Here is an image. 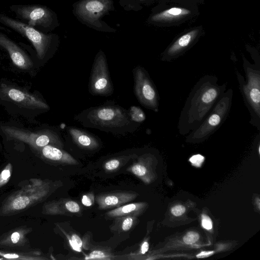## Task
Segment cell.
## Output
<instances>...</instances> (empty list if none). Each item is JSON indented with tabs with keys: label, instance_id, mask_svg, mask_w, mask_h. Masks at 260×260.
<instances>
[{
	"label": "cell",
	"instance_id": "3957f363",
	"mask_svg": "<svg viewBox=\"0 0 260 260\" xmlns=\"http://www.w3.org/2000/svg\"><path fill=\"white\" fill-rule=\"evenodd\" d=\"M50 191L49 182L30 178L28 183L4 200L0 208V215L9 216L22 212L44 201Z\"/></svg>",
	"mask_w": 260,
	"mask_h": 260
},
{
	"label": "cell",
	"instance_id": "4dcf8cb0",
	"mask_svg": "<svg viewBox=\"0 0 260 260\" xmlns=\"http://www.w3.org/2000/svg\"><path fill=\"white\" fill-rule=\"evenodd\" d=\"M185 211V208L182 205H176L171 209V213L174 216H179Z\"/></svg>",
	"mask_w": 260,
	"mask_h": 260
},
{
	"label": "cell",
	"instance_id": "ffe728a7",
	"mask_svg": "<svg viewBox=\"0 0 260 260\" xmlns=\"http://www.w3.org/2000/svg\"><path fill=\"white\" fill-rule=\"evenodd\" d=\"M144 207L143 203H134L123 205L113 209L106 213L109 217H120L126 216H136L138 215Z\"/></svg>",
	"mask_w": 260,
	"mask_h": 260
},
{
	"label": "cell",
	"instance_id": "83f0119b",
	"mask_svg": "<svg viewBox=\"0 0 260 260\" xmlns=\"http://www.w3.org/2000/svg\"><path fill=\"white\" fill-rule=\"evenodd\" d=\"M189 160L193 166L200 167L204 161V157L200 154L194 155L189 158Z\"/></svg>",
	"mask_w": 260,
	"mask_h": 260
},
{
	"label": "cell",
	"instance_id": "30bf717a",
	"mask_svg": "<svg viewBox=\"0 0 260 260\" xmlns=\"http://www.w3.org/2000/svg\"><path fill=\"white\" fill-rule=\"evenodd\" d=\"M88 90L93 95L108 96L114 92L107 58L100 50L95 55L90 72Z\"/></svg>",
	"mask_w": 260,
	"mask_h": 260
},
{
	"label": "cell",
	"instance_id": "d6a6232c",
	"mask_svg": "<svg viewBox=\"0 0 260 260\" xmlns=\"http://www.w3.org/2000/svg\"><path fill=\"white\" fill-rule=\"evenodd\" d=\"M92 200L91 195L86 194L82 197V202L86 206H90L92 205Z\"/></svg>",
	"mask_w": 260,
	"mask_h": 260
},
{
	"label": "cell",
	"instance_id": "836d02e7",
	"mask_svg": "<svg viewBox=\"0 0 260 260\" xmlns=\"http://www.w3.org/2000/svg\"><path fill=\"white\" fill-rule=\"evenodd\" d=\"M213 253V251H202L201 253L198 254L197 255L198 258H205L208 257L212 255Z\"/></svg>",
	"mask_w": 260,
	"mask_h": 260
},
{
	"label": "cell",
	"instance_id": "ac0fdd59",
	"mask_svg": "<svg viewBox=\"0 0 260 260\" xmlns=\"http://www.w3.org/2000/svg\"><path fill=\"white\" fill-rule=\"evenodd\" d=\"M34 150L42 159L50 162L68 165L79 164L75 158L62 148L53 145H48Z\"/></svg>",
	"mask_w": 260,
	"mask_h": 260
},
{
	"label": "cell",
	"instance_id": "8d00e7d4",
	"mask_svg": "<svg viewBox=\"0 0 260 260\" xmlns=\"http://www.w3.org/2000/svg\"><path fill=\"white\" fill-rule=\"evenodd\" d=\"M141 1H146V0H141Z\"/></svg>",
	"mask_w": 260,
	"mask_h": 260
},
{
	"label": "cell",
	"instance_id": "1f68e13d",
	"mask_svg": "<svg viewBox=\"0 0 260 260\" xmlns=\"http://www.w3.org/2000/svg\"><path fill=\"white\" fill-rule=\"evenodd\" d=\"M71 241L78 247L82 248L83 242L81 239L76 234H73L71 236Z\"/></svg>",
	"mask_w": 260,
	"mask_h": 260
},
{
	"label": "cell",
	"instance_id": "4fadbf2b",
	"mask_svg": "<svg viewBox=\"0 0 260 260\" xmlns=\"http://www.w3.org/2000/svg\"><path fill=\"white\" fill-rule=\"evenodd\" d=\"M195 8L187 7L184 4L172 6L156 13L150 17V22L161 26L180 24L188 20L196 14Z\"/></svg>",
	"mask_w": 260,
	"mask_h": 260
},
{
	"label": "cell",
	"instance_id": "9a60e30c",
	"mask_svg": "<svg viewBox=\"0 0 260 260\" xmlns=\"http://www.w3.org/2000/svg\"><path fill=\"white\" fill-rule=\"evenodd\" d=\"M0 47L7 51L13 63L18 68L28 70L32 67L33 62L24 50L15 42L1 31Z\"/></svg>",
	"mask_w": 260,
	"mask_h": 260
},
{
	"label": "cell",
	"instance_id": "484cf974",
	"mask_svg": "<svg viewBox=\"0 0 260 260\" xmlns=\"http://www.w3.org/2000/svg\"><path fill=\"white\" fill-rule=\"evenodd\" d=\"M198 233L194 232H188L183 237V241L187 244H192L196 243L199 239Z\"/></svg>",
	"mask_w": 260,
	"mask_h": 260
},
{
	"label": "cell",
	"instance_id": "7402d4cb",
	"mask_svg": "<svg viewBox=\"0 0 260 260\" xmlns=\"http://www.w3.org/2000/svg\"><path fill=\"white\" fill-rule=\"evenodd\" d=\"M133 154H127L112 158L107 160L104 164V169L106 171H113L117 170L123 160L129 159Z\"/></svg>",
	"mask_w": 260,
	"mask_h": 260
},
{
	"label": "cell",
	"instance_id": "5bb4252c",
	"mask_svg": "<svg viewBox=\"0 0 260 260\" xmlns=\"http://www.w3.org/2000/svg\"><path fill=\"white\" fill-rule=\"evenodd\" d=\"M202 33L200 27L191 29L178 37L162 53L161 60L170 61L183 55L194 45Z\"/></svg>",
	"mask_w": 260,
	"mask_h": 260
},
{
	"label": "cell",
	"instance_id": "44dd1931",
	"mask_svg": "<svg viewBox=\"0 0 260 260\" xmlns=\"http://www.w3.org/2000/svg\"><path fill=\"white\" fill-rule=\"evenodd\" d=\"M0 256L3 258L8 259L22 260H44L47 258L41 256L39 251H31L28 252H19L14 251L0 250Z\"/></svg>",
	"mask_w": 260,
	"mask_h": 260
},
{
	"label": "cell",
	"instance_id": "f1b7e54d",
	"mask_svg": "<svg viewBox=\"0 0 260 260\" xmlns=\"http://www.w3.org/2000/svg\"><path fill=\"white\" fill-rule=\"evenodd\" d=\"M107 255L103 251L95 250L89 254L88 259H107Z\"/></svg>",
	"mask_w": 260,
	"mask_h": 260
},
{
	"label": "cell",
	"instance_id": "5b68a950",
	"mask_svg": "<svg viewBox=\"0 0 260 260\" xmlns=\"http://www.w3.org/2000/svg\"><path fill=\"white\" fill-rule=\"evenodd\" d=\"M246 80L236 70V73L244 103L251 116L250 123L260 130L259 65H253L243 59Z\"/></svg>",
	"mask_w": 260,
	"mask_h": 260
},
{
	"label": "cell",
	"instance_id": "d6986e66",
	"mask_svg": "<svg viewBox=\"0 0 260 260\" xmlns=\"http://www.w3.org/2000/svg\"><path fill=\"white\" fill-rule=\"evenodd\" d=\"M137 194L127 192H118L99 195L96 202L101 209L118 207L136 198Z\"/></svg>",
	"mask_w": 260,
	"mask_h": 260
},
{
	"label": "cell",
	"instance_id": "277c9868",
	"mask_svg": "<svg viewBox=\"0 0 260 260\" xmlns=\"http://www.w3.org/2000/svg\"><path fill=\"white\" fill-rule=\"evenodd\" d=\"M0 24L26 38L34 46L40 60H44L50 57L57 48L58 39L56 35L46 34L20 20L1 13Z\"/></svg>",
	"mask_w": 260,
	"mask_h": 260
},
{
	"label": "cell",
	"instance_id": "e0dca14e",
	"mask_svg": "<svg viewBox=\"0 0 260 260\" xmlns=\"http://www.w3.org/2000/svg\"><path fill=\"white\" fill-rule=\"evenodd\" d=\"M32 230L26 225L11 230L0 236V248L23 247L29 246L26 236Z\"/></svg>",
	"mask_w": 260,
	"mask_h": 260
},
{
	"label": "cell",
	"instance_id": "e575fe53",
	"mask_svg": "<svg viewBox=\"0 0 260 260\" xmlns=\"http://www.w3.org/2000/svg\"><path fill=\"white\" fill-rule=\"evenodd\" d=\"M149 249V244L147 241H145L143 243L141 248V253L142 254H145Z\"/></svg>",
	"mask_w": 260,
	"mask_h": 260
},
{
	"label": "cell",
	"instance_id": "603a6c76",
	"mask_svg": "<svg viewBox=\"0 0 260 260\" xmlns=\"http://www.w3.org/2000/svg\"><path fill=\"white\" fill-rule=\"evenodd\" d=\"M12 172L13 166L11 163H8L0 173V188L9 182Z\"/></svg>",
	"mask_w": 260,
	"mask_h": 260
},
{
	"label": "cell",
	"instance_id": "2e32d148",
	"mask_svg": "<svg viewBox=\"0 0 260 260\" xmlns=\"http://www.w3.org/2000/svg\"><path fill=\"white\" fill-rule=\"evenodd\" d=\"M66 134L72 142L80 148L93 151L101 146L100 139L93 134L81 128L69 126L65 129Z\"/></svg>",
	"mask_w": 260,
	"mask_h": 260
},
{
	"label": "cell",
	"instance_id": "f546056e",
	"mask_svg": "<svg viewBox=\"0 0 260 260\" xmlns=\"http://www.w3.org/2000/svg\"><path fill=\"white\" fill-rule=\"evenodd\" d=\"M202 226L208 230L212 228V222L210 218L205 214L202 216Z\"/></svg>",
	"mask_w": 260,
	"mask_h": 260
},
{
	"label": "cell",
	"instance_id": "4316f807",
	"mask_svg": "<svg viewBox=\"0 0 260 260\" xmlns=\"http://www.w3.org/2000/svg\"><path fill=\"white\" fill-rule=\"evenodd\" d=\"M65 205L68 212L76 213L80 211V206L75 201L68 200L65 202Z\"/></svg>",
	"mask_w": 260,
	"mask_h": 260
},
{
	"label": "cell",
	"instance_id": "6da1fadb",
	"mask_svg": "<svg viewBox=\"0 0 260 260\" xmlns=\"http://www.w3.org/2000/svg\"><path fill=\"white\" fill-rule=\"evenodd\" d=\"M226 88L214 75L201 77L191 90L179 118L178 133L185 135L198 128L209 115Z\"/></svg>",
	"mask_w": 260,
	"mask_h": 260
},
{
	"label": "cell",
	"instance_id": "8fae6325",
	"mask_svg": "<svg viewBox=\"0 0 260 260\" xmlns=\"http://www.w3.org/2000/svg\"><path fill=\"white\" fill-rule=\"evenodd\" d=\"M0 98L17 106L30 110L48 111L49 106L41 97L21 88L6 84L0 85Z\"/></svg>",
	"mask_w": 260,
	"mask_h": 260
},
{
	"label": "cell",
	"instance_id": "8992f818",
	"mask_svg": "<svg viewBox=\"0 0 260 260\" xmlns=\"http://www.w3.org/2000/svg\"><path fill=\"white\" fill-rule=\"evenodd\" d=\"M233 91L229 88L218 100L202 123L187 137L190 142L203 141L215 132L226 119L232 103Z\"/></svg>",
	"mask_w": 260,
	"mask_h": 260
},
{
	"label": "cell",
	"instance_id": "7a4b0ae2",
	"mask_svg": "<svg viewBox=\"0 0 260 260\" xmlns=\"http://www.w3.org/2000/svg\"><path fill=\"white\" fill-rule=\"evenodd\" d=\"M74 119L84 127L120 135L133 133L141 124L133 120L129 110L113 102L85 109Z\"/></svg>",
	"mask_w": 260,
	"mask_h": 260
},
{
	"label": "cell",
	"instance_id": "7c38bea8",
	"mask_svg": "<svg viewBox=\"0 0 260 260\" xmlns=\"http://www.w3.org/2000/svg\"><path fill=\"white\" fill-rule=\"evenodd\" d=\"M111 0H82L76 6V14L88 23L100 27V19L112 8Z\"/></svg>",
	"mask_w": 260,
	"mask_h": 260
},
{
	"label": "cell",
	"instance_id": "9c48e42d",
	"mask_svg": "<svg viewBox=\"0 0 260 260\" xmlns=\"http://www.w3.org/2000/svg\"><path fill=\"white\" fill-rule=\"evenodd\" d=\"M132 73L134 92L138 101L145 108L157 112L159 94L148 73L144 67L139 65L133 69Z\"/></svg>",
	"mask_w": 260,
	"mask_h": 260
},
{
	"label": "cell",
	"instance_id": "d4e9b609",
	"mask_svg": "<svg viewBox=\"0 0 260 260\" xmlns=\"http://www.w3.org/2000/svg\"><path fill=\"white\" fill-rule=\"evenodd\" d=\"M121 219V229L123 231H128L134 224L136 217L133 216H126L120 217Z\"/></svg>",
	"mask_w": 260,
	"mask_h": 260
},
{
	"label": "cell",
	"instance_id": "d590c367",
	"mask_svg": "<svg viewBox=\"0 0 260 260\" xmlns=\"http://www.w3.org/2000/svg\"><path fill=\"white\" fill-rule=\"evenodd\" d=\"M194 1H196V2H200V3L204 1V0H194Z\"/></svg>",
	"mask_w": 260,
	"mask_h": 260
},
{
	"label": "cell",
	"instance_id": "ba28073f",
	"mask_svg": "<svg viewBox=\"0 0 260 260\" xmlns=\"http://www.w3.org/2000/svg\"><path fill=\"white\" fill-rule=\"evenodd\" d=\"M9 8L19 20L42 32L49 31L57 26L55 13L46 6L15 4Z\"/></svg>",
	"mask_w": 260,
	"mask_h": 260
},
{
	"label": "cell",
	"instance_id": "52a82bcc",
	"mask_svg": "<svg viewBox=\"0 0 260 260\" xmlns=\"http://www.w3.org/2000/svg\"><path fill=\"white\" fill-rule=\"evenodd\" d=\"M1 129L8 139L22 142L34 149L48 145L62 149L63 147L61 133L58 128H45L34 132L13 126L1 125Z\"/></svg>",
	"mask_w": 260,
	"mask_h": 260
},
{
	"label": "cell",
	"instance_id": "cb8c5ba5",
	"mask_svg": "<svg viewBox=\"0 0 260 260\" xmlns=\"http://www.w3.org/2000/svg\"><path fill=\"white\" fill-rule=\"evenodd\" d=\"M131 117L134 121L141 123L145 119V115L143 111L139 107H133L129 110Z\"/></svg>",
	"mask_w": 260,
	"mask_h": 260
}]
</instances>
